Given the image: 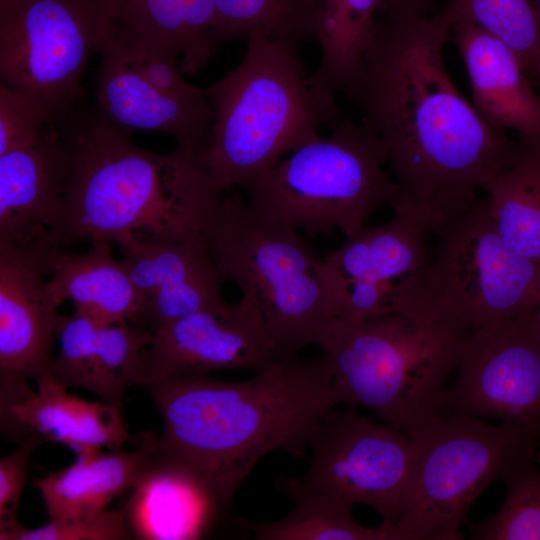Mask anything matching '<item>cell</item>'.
I'll list each match as a JSON object with an SVG mask.
<instances>
[{
  "mask_svg": "<svg viewBox=\"0 0 540 540\" xmlns=\"http://www.w3.org/2000/svg\"><path fill=\"white\" fill-rule=\"evenodd\" d=\"M433 1L434 0H382L379 17L425 15L430 9Z\"/></svg>",
  "mask_w": 540,
  "mask_h": 540,
  "instance_id": "obj_36",
  "label": "cell"
},
{
  "mask_svg": "<svg viewBox=\"0 0 540 540\" xmlns=\"http://www.w3.org/2000/svg\"><path fill=\"white\" fill-rule=\"evenodd\" d=\"M520 141L515 162L485 189L486 202L501 239L540 264V143Z\"/></svg>",
  "mask_w": 540,
  "mask_h": 540,
  "instance_id": "obj_26",
  "label": "cell"
},
{
  "mask_svg": "<svg viewBox=\"0 0 540 540\" xmlns=\"http://www.w3.org/2000/svg\"><path fill=\"white\" fill-rule=\"evenodd\" d=\"M384 146L367 125L342 118L326 138L291 152L249 181V206L259 214L310 235L338 230L346 238L365 226L397 186L383 171Z\"/></svg>",
  "mask_w": 540,
  "mask_h": 540,
  "instance_id": "obj_7",
  "label": "cell"
},
{
  "mask_svg": "<svg viewBox=\"0 0 540 540\" xmlns=\"http://www.w3.org/2000/svg\"><path fill=\"white\" fill-rule=\"evenodd\" d=\"M157 435L147 433L135 450L77 454L75 461L34 482L50 519L91 515L106 510L132 489L156 457Z\"/></svg>",
  "mask_w": 540,
  "mask_h": 540,
  "instance_id": "obj_21",
  "label": "cell"
},
{
  "mask_svg": "<svg viewBox=\"0 0 540 540\" xmlns=\"http://www.w3.org/2000/svg\"><path fill=\"white\" fill-rule=\"evenodd\" d=\"M69 165L53 124L34 144L0 155V244L52 242L64 214Z\"/></svg>",
  "mask_w": 540,
  "mask_h": 540,
  "instance_id": "obj_18",
  "label": "cell"
},
{
  "mask_svg": "<svg viewBox=\"0 0 540 540\" xmlns=\"http://www.w3.org/2000/svg\"><path fill=\"white\" fill-rule=\"evenodd\" d=\"M50 275L47 290L58 306L70 301L76 312L106 323L141 320L144 299L108 241L92 242L83 253L58 251Z\"/></svg>",
  "mask_w": 540,
  "mask_h": 540,
  "instance_id": "obj_22",
  "label": "cell"
},
{
  "mask_svg": "<svg viewBox=\"0 0 540 540\" xmlns=\"http://www.w3.org/2000/svg\"><path fill=\"white\" fill-rule=\"evenodd\" d=\"M451 22L440 13L379 17L352 94L381 140L397 186L392 208L438 235L515 162L522 143L487 123L444 62Z\"/></svg>",
  "mask_w": 540,
  "mask_h": 540,
  "instance_id": "obj_1",
  "label": "cell"
},
{
  "mask_svg": "<svg viewBox=\"0 0 540 540\" xmlns=\"http://www.w3.org/2000/svg\"><path fill=\"white\" fill-rule=\"evenodd\" d=\"M495 514L470 524L473 540H540V470L537 465L510 476Z\"/></svg>",
  "mask_w": 540,
  "mask_h": 540,
  "instance_id": "obj_31",
  "label": "cell"
},
{
  "mask_svg": "<svg viewBox=\"0 0 540 540\" xmlns=\"http://www.w3.org/2000/svg\"><path fill=\"white\" fill-rule=\"evenodd\" d=\"M240 64L205 88L213 123L201 157L228 192L318 139L343 117L335 96L315 87L295 47L253 32Z\"/></svg>",
  "mask_w": 540,
  "mask_h": 540,
  "instance_id": "obj_4",
  "label": "cell"
},
{
  "mask_svg": "<svg viewBox=\"0 0 540 540\" xmlns=\"http://www.w3.org/2000/svg\"><path fill=\"white\" fill-rule=\"evenodd\" d=\"M329 355L272 360L248 379L207 375L147 385L160 412L156 459L194 478L220 509L266 455L302 457L337 406Z\"/></svg>",
  "mask_w": 540,
  "mask_h": 540,
  "instance_id": "obj_2",
  "label": "cell"
},
{
  "mask_svg": "<svg viewBox=\"0 0 540 540\" xmlns=\"http://www.w3.org/2000/svg\"><path fill=\"white\" fill-rule=\"evenodd\" d=\"M305 475L284 478L279 488L294 502L326 498L375 510L396 523L409 495L412 447L400 430L378 424L353 407L332 408L311 446Z\"/></svg>",
  "mask_w": 540,
  "mask_h": 540,
  "instance_id": "obj_11",
  "label": "cell"
},
{
  "mask_svg": "<svg viewBox=\"0 0 540 540\" xmlns=\"http://www.w3.org/2000/svg\"><path fill=\"white\" fill-rule=\"evenodd\" d=\"M105 28L102 0H0V77L60 120L76 109L81 81Z\"/></svg>",
  "mask_w": 540,
  "mask_h": 540,
  "instance_id": "obj_10",
  "label": "cell"
},
{
  "mask_svg": "<svg viewBox=\"0 0 540 540\" xmlns=\"http://www.w3.org/2000/svg\"><path fill=\"white\" fill-rule=\"evenodd\" d=\"M152 335V331L129 321L103 322L88 390L106 403L121 405L123 393L131 385L136 362Z\"/></svg>",
  "mask_w": 540,
  "mask_h": 540,
  "instance_id": "obj_30",
  "label": "cell"
},
{
  "mask_svg": "<svg viewBox=\"0 0 540 540\" xmlns=\"http://www.w3.org/2000/svg\"><path fill=\"white\" fill-rule=\"evenodd\" d=\"M105 25L156 42L194 75L210 60L215 0H102Z\"/></svg>",
  "mask_w": 540,
  "mask_h": 540,
  "instance_id": "obj_23",
  "label": "cell"
},
{
  "mask_svg": "<svg viewBox=\"0 0 540 540\" xmlns=\"http://www.w3.org/2000/svg\"><path fill=\"white\" fill-rule=\"evenodd\" d=\"M125 513L120 510L50 519L44 525L26 528L18 522L0 528L1 540H126L131 539Z\"/></svg>",
  "mask_w": 540,
  "mask_h": 540,
  "instance_id": "obj_33",
  "label": "cell"
},
{
  "mask_svg": "<svg viewBox=\"0 0 540 540\" xmlns=\"http://www.w3.org/2000/svg\"><path fill=\"white\" fill-rule=\"evenodd\" d=\"M42 442L30 437L0 459V528L17 523V510L25 487L29 461Z\"/></svg>",
  "mask_w": 540,
  "mask_h": 540,
  "instance_id": "obj_35",
  "label": "cell"
},
{
  "mask_svg": "<svg viewBox=\"0 0 540 540\" xmlns=\"http://www.w3.org/2000/svg\"><path fill=\"white\" fill-rule=\"evenodd\" d=\"M382 0H317L314 40L320 46L312 84L336 96H352L374 37Z\"/></svg>",
  "mask_w": 540,
  "mask_h": 540,
  "instance_id": "obj_25",
  "label": "cell"
},
{
  "mask_svg": "<svg viewBox=\"0 0 540 540\" xmlns=\"http://www.w3.org/2000/svg\"><path fill=\"white\" fill-rule=\"evenodd\" d=\"M95 97L97 111L112 125L161 132L176 147L201 153L213 123L206 91L182 96L158 89L115 53L100 47Z\"/></svg>",
  "mask_w": 540,
  "mask_h": 540,
  "instance_id": "obj_19",
  "label": "cell"
},
{
  "mask_svg": "<svg viewBox=\"0 0 540 540\" xmlns=\"http://www.w3.org/2000/svg\"><path fill=\"white\" fill-rule=\"evenodd\" d=\"M55 121L44 102L0 84V155L34 144Z\"/></svg>",
  "mask_w": 540,
  "mask_h": 540,
  "instance_id": "obj_34",
  "label": "cell"
},
{
  "mask_svg": "<svg viewBox=\"0 0 540 540\" xmlns=\"http://www.w3.org/2000/svg\"><path fill=\"white\" fill-rule=\"evenodd\" d=\"M393 210L390 221L364 226L325 257L341 287L337 324L422 312L431 265L430 233L408 210Z\"/></svg>",
  "mask_w": 540,
  "mask_h": 540,
  "instance_id": "obj_13",
  "label": "cell"
},
{
  "mask_svg": "<svg viewBox=\"0 0 540 540\" xmlns=\"http://www.w3.org/2000/svg\"><path fill=\"white\" fill-rule=\"evenodd\" d=\"M294 503L293 510L281 519L243 520V524L256 540H414L396 523L361 525L352 515L353 506L341 501L307 498Z\"/></svg>",
  "mask_w": 540,
  "mask_h": 540,
  "instance_id": "obj_27",
  "label": "cell"
},
{
  "mask_svg": "<svg viewBox=\"0 0 540 540\" xmlns=\"http://www.w3.org/2000/svg\"><path fill=\"white\" fill-rule=\"evenodd\" d=\"M240 290L231 315L201 311L153 330L131 385L222 370L254 372L275 360L257 299L250 289Z\"/></svg>",
  "mask_w": 540,
  "mask_h": 540,
  "instance_id": "obj_14",
  "label": "cell"
},
{
  "mask_svg": "<svg viewBox=\"0 0 540 540\" xmlns=\"http://www.w3.org/2000/svg\"><path fill=\"white\" fill-rule=\"evenodd\" d=\"M535 309L470 331L455 382L445 389L442 414L512 423L540 441V329Z\"/></svg>",
  "mask_w": 540,
  "mask_h": 540,
  "instance_id": "obj_12",
  "label": "cell"
},
{
  "mask_svg": "<svg viewBox=\"0 0 540 540\" xmlns=\"http://www.w3.org/2000/svg\"><path fill=\"white\" fill-rule=\"evenodd\" d=\"M470 331L424 313H387L338 325L323 350L337 406L369 409L407 435L441 413L445 382Z\"/></svg>",
  "mask_w": 540,
  "mask_h": 540,
  "instance_id": "obj_6",
  "label": "cell"
},
{
  "mask_svg": "<svg viewBox=\"0 0 540 540\" xmlns=\"http://www.w3.org/2000/svg\"><path fill=\"white\" fill-rule=\"evenodd\" d=\"M209 237L223 279L254 293L276 360L295 359L307 346L327 347L340 283L297 230L259 214L231 190Z\"/></svg>",
  "mask_w": 540,
  "mask_h": 540,
  "instance_id": "obj_5",
  "label": "cell"
},
{
  "mask_svg": "<svg viewBox=\"0 0 540 540\" xmlns=\"http://www.w3.org/2000/svg\"><path fill=\"white\" fill-rule=\"evenodd\" d=\"M406 436L411 482L397 525L414 540L462 539L459 529L478 496L540 461V441L508 422L436 413Z\"/></svg>",
  "mask_w": 540,
  "mask_h": 540,
  "instance_id": "obj_8",
  "label": "cell"
},
{
  "mask_svg": "<svg viewBox=\"0 0 540 540\" xmlns=\"http://www.w3.org/2000/svg\"><path fill=\"white\" fill-rule=\"evenodd\" d=\"M450 22L471 23L500 39L531 73L540 59V0H446Z\"/></svg>",
  "mask_w": 540,
  "mask_h": 540,
  "instance_id": "obj_29",
  "label": "cell"
},
{
  "mask_svg": "<svg viewBox=\"0 0 540 540\" xmlns=\"http://www.w3.org/2000/svg\"><path fill=\"white\" fill-rule=\"evenodd\" d=\"M102 323L76 311L69 316L58 315L56 337L59 351L53 359L51 372L63 386L89 389Z\"/></svg>",
  "mask_w": 540,
  "mask_h": 540,
  "instance_id": "obj_32",
  "label": "cell"
},
{
  "mask_svg": "<svg viewBox=\"0 0 540 540\" xmlns=\"http://www.w3.org/2000/svg\"><path fill=\"white\" fill-rule=\"evenodd\" d=\"M58 251L50 242L0 244V376L51 372L59 306L45 276Z\"/></svg>",
  "mask_w": 540,
  "mask_h": 540,
  "instance_id": "obj_17",
  "label": "cell"
},
{
  "mask_svg": "<svg viewBox=\"0 0 540 540\" xmlns=\"http://www.w3.org/2000/svg\"><path fill=\"white\" fill-rule=\"evenodd\" d=\"M437 236L422 307L429 318L473 330L539 305L540 264L501 239L486 200Z\"/></svg>",
  "mask_w": 540,
  "mask_h": 540,
  "instance_id": "obj_9",
  "label": "cell"
},
{
  "mask_svg": "<svg viewBox=\"0 0 540 540\" xmlns=\"http://www.w3.org/2000/svg\"><path fill=\"white\" fill-rule=\"evenodd\" d=\"M132 489L126 520L139 538H198L221 510L194 478L157 461Z\"/></svg>",
  "mask_w": 540,
  "mask_h": 540,
  "instance_id": "obj_24",
  "label": "cell"
},
{
  "mask_svg": "<svg viewBox=\"0 0 540 540\" xmlns=\"http://www.w3.org/2000/svg\"><path fill=\"white\" fill-rule=\"evenodd\" d=\"M451 40L466 66L480 116L495 128L517 132L523 141L540 143V95L516 54L468 22L451 23Z\"/></svg>",
  "mask_w": 540,
  "mask_h": 540,
  "instance_id": "obj_20",
  "label": "cell"
},
{
  "mask_svg": "<svg viewBox=\"0 0 540 540\" xmlns=\"http://www.w3.org/2000/svg\"><path fill=\"white\" fill-rule=\"evenodd\" d=\"M116 243L144 299L141 320L147 321L152 331L196 312L228 316L235 311L236 303H228L223 297L224 279L209 236L152 241L127 235Z\"/></svg>",
  "mask_w": 540,
  "mask_h": 540,
  "instance_id": "obj_15",
  "label": "cell"
},
{
  "mask_svg": "<svg viewBox=\"0 0 540 540\" xmlns=\"http://www.w3.org/2000/svg\"><path fill=\"white\" fill-rule=\"evenodd\" d=\"M317 0H215V41L260 32L292 47L314 39Z\"/></svg>",
  "mask_w": 540,
  "mask_h": 540,
  "instance_id": "obj_28",
  "label": "cell"
},
{
  "mask_svg": "<svg viewBox=\"0 0 540 540\" xmlns=\"http://www.w3.org/2000/svg\"><path fill=\"white\" fill-rule=\"evenodd\" d=\"M535 311H536L537 320H538V325H539V329H540V303H539V305L536 307Z\"/></svg>",
  "mask_w": 540,
  "mask_h": 540,
  "instance_id": "obj_38",
  "label": "cell"
},
{
  "mask_svg": "<svg viewBox=\"0 0 540 540\" xmlns=\"http://www.w3.org/2000/svg\"><path fill=\"white\" fill-rule=\"evenodd\" d=\"M0 376V423L2 433L16 443L36 437L41 442L61 443L75 454L121 449L131 437L120 405L90 402L67 392L52 372L36 381Z\"/></svg>",
  "mask_w": 540,
  "mask_h": 540,
  "instance_id": "obj_16",
  "label": "cell"
},
{
  "mask_svg": "<svg viewBox=\"0 0 540 540\" xmlns=\"http://www.w3.org/2000/svg\"><path fill=\"white\" fill-rule=\"evenodd\" d=\"M531 79H534L535 81L533 84H536L540 88V59L537 62V64L532 69L531 73L529 74Z\"/></svg>",
  "mask_w": 540,
  "mask_h": 540,
  "instance_id": "obj_37",
  "label": "cell"
},
{
  "mask_svg": "<svg viewBox=\"0 0 540 540\" xmlns=\"http://www.w3.org/2000/svg\"><path fill=\"white\" fill-rule=\"evenodd\" d=\"M61 119L70 165L64 214L52 237L58 249L127 235L152 241L210 236L225 193L201 153L143 149L97 110L74 109Z\"/></svg>",
  "mask_w": 540,
  "mask_h": 540,
  "instance_id": "obj_3",
  "label": "cell"
}]
</instances>
